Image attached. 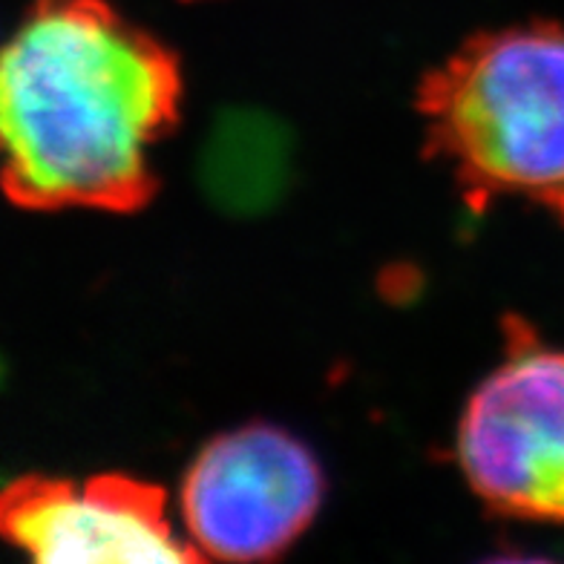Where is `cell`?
Segmentation results:
<instances>
[{
    "label": "cell",
    "instance_id": "6da1fadb",
    "mask_svg": "<svg viewBox=\"0 0 564 564\" xmlns=\"http://www.w3.org/2000/svg\"><path fill=\"white\" fill-rule=\"evenodd\" d=\"M182 101L178 55L110 0H32L0 50V185L30 210H141Z\"/></svg>",
    "mask_w": 564,
    "mask_h": 564
},
{
    "label": "cell",
    "instance_id": "7a4b0ae2",
    "mask_svg": "<svg viewBox=\"0 0 564 564\" xmlns=\"http://www.w3.org/2000/svg\"><path fill=\"white\" fill-rule=\"evenodd\" d=\"M415 110L469 210L519 199L564 219V26L467 37L423 75Z\"/></svg>",
    "mask_w": 564,
    "mask_h": 564
},
{
    "label": "cell",
    "instance_id": "3957f363",
    "mask_svg": "<svg viewBox=\"0 0 564 564\" xmlns=\"http://www.w3.org/2000/svg\"><path fill=\"white\" fill-rule=\"evenodd\" d=\"M455 455L490 512L564 524V351L524 319H505V351L464 403Z\"/></svg>",
    "mask_w": 564,
    "mask_h": 564
},
{
    "label": "cell",
    "instance_id": "277c9868",
    "mask_svg": "<svg viewBox=\"0 0 564 564\" xmlns=\"http://www.w3.org/2000/svg\"><path fill=\"white\" fill-rule=\"evenodd\" d=\"M326 501L312 446L276 423L219 432L187 464L182 528L199 558L265 562L297 542Z\"/></svg>",
    "mask_w": 564,
    "mask_h": 564
},
{
    "label": "cell",
    "instance_id": "5b68a950",
    "mask_svg": "<svg viewBox=\"0 0 564 564\" xmlns=\"http://www.w3.org/2000/svg\"><path fill=\"white\" fill-rule=\"evenodd\" d=\"M0 535L37 562H199L167 492L124 473L18 478L0 492Z\"/></svg>",
    "mask_w": 564,
    "mask_h": 564
},
{
    "label": "cell",
    "instance_id": "8992f818",
    "mask_svg": "<svg viewBox=\"0 0 564 564\" xmlns=\"http://www.w3.org/2000/svg\"><path fill=\"white\" fill-rule=\"evenodd\" d=\"M289 130L257 110H230L202 144L205 194L230 214H257L274 205L291 178Z\"/></svg>",
    "mask_w": 564,
    "mask_h": 564
},
{
    "label": "cell",
    "instance_id": "52a82bcc",
    "mask_svg": "<svg viewBox=\"0 0 564 564\" xmlns=\"http://www.w3.org/2000/svg\"><path fill=\"white\" fill-rule=\"evenodd\" d=\"M187 3H202V0H187Z\"/></svg>",
    "mask_w": 564,
    "mask_h": 564
}]
</instances>
